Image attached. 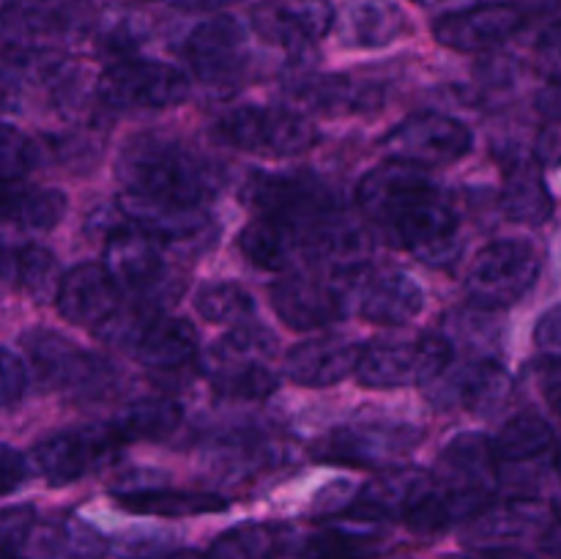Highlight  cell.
Listing matches in <instances>:
<instances>
[{"instance_id": "obj_1", "label": "cell", "mask_w": 561, "mask_h": 559, "mask_svg": "<svg viewBox=\"0 0 561 559\" xmlns=\"http://www.w3.org/2000/svg\"><path fill=\"white\" fill-rule=\"evenodd\" d=\"M115 175L121 192L175 208H206L214 197V170L195 148L159 135H137L121 148Z\"/></svg>"}, {"instance_id": "obj_2", "label": "cell", "mask_w": 561, "mask_h": 559, "mask_svg": "<svg viewBox=\"0 0 561 559\" xmlns=\"http://www.w3.org/2000/svg\"><path fill=\"white\" fill-rule=\"evenodd\" d=\"M277 338L257 321L241 323L219 338L203 356V373L217 392L236 400L274 395L279 376L272 365Z\"/></svg>"}, {"instance_id": "obj_3", "label": "cell", "mask_w": 561, "mask_h": 559, "mask_svg": "<svg viewBox=\"0 0 561 559\" xmlns=\"http://www.w3.org/2000/svg\"><path fill=\"white\" fill-rule=\"evenodd\" d=\"M455 360L453 340L420 334L414 340H376L362 345L354 376L367 389L425 387Z\"/></svg>"}, {"instance_id": "obj_4", "label": "cell", "mask_w": 561, "mask_h": 559, "mask_svg": "<svg viewBox=\"0 0 561 559\" xmlns=\"http://www.w3.org/2000/svg\"><path fill=\"white\" fill-rule=\"evenodd\" d=\"M219 140L257 157L288 159L310 151L318 132L301 113L277 104H244L225 113L217 124Z\"/></svg>"}, {"instance_id": "obj_5", "label": "cell", "mask_w": 561, "mask_h": 559, "mask_svg": "<svg viewBox=\"0 0 561 559\" xmlns=\"http://www.w3.org/2000/svg\"><path fill=\"white\" fill-rule=\"evenodd\" d=\"M540 252L524 239H496L482 247L466 274V294L482 310L513 307L540 277Z\"/></svg>"}, {"instance_id": "obj_6", "label": "cell", "mask_w": 561, "mask_h": 559, "mask_svg": "<svg viewBox=\"0 0 561 559\" xmlns=\"http://www.w3.org/2000/svg\"><path fill=\"white\" fill-rule=\"evenodd\" d=\"M247 206L255 217H272L310 233L334 212V195L318 175L288 170V173H255L244 186Z\"/></svg>"}, {"instance_id": "obj_7", "label": "cell", "mask_w": 561, "mask_h": 559, "mask_svg": "<svg viewBox=\"0 0 561 559\" xmlns=\"http://www.w3.org/2000/svg\"><path fill=\"white\" fill-rule=\"evenodd\" d=\"M96 96L113 110H164L190 96V77L151 58H118L96 80Z\"/></svg>"}, {"instance_id": "obj_8", "label": "cell", "mask_w": 561, "mask_h": 559, "mask_svg": "<svg viewBox=\"0 0 561 559\" xmlns=\"http://www.w3.org/2000/svg\"><path fill=\"white\" fill-rule=\"evenodd\" d=\"M474 135L463 121L444 113H414L383 137V153L420 170L447 168L469 157Z\"/></svg>"}, {"instance_id": "obj_9", "label": "cell", "mask_w": 561, "mask_h": 559, "mask_svg": "<svg viewBox=\"0 0 561 559\" xmlns=\"http://www.w3.org/2000/svg\"><path fill=\"white\" fill-rule=\"evenodd\" d=\"M184 58L197 82L228 93L241 85L250 69V42L233 16H211L190 33Z\"/></svg>"}, {"instance_id": "obj_10", "label": "cell", "mask_w": 561, "mask_h": 559, "mask_svg": "<svg viewBox=\"0 0 561 559\" xmlns=\"http://www.w3.org/2000/svg\"><path fill=\"white\" fill-rule=\"evenodd\" d=\"M513 378L496 360H453L433 381L425 395L438 411H466L488 417L507 403Z\"/></svg>"}, {"instance_id": "obj_11", "label": "cell", "mask_w": 561, "mask_h": 559, "mask_svg": "<svg viewBox=\"0 0 561 559\" xmlns=\"http://www.w3.org/2000/svg\"><path fill=\"white\" fill-rule=\"evenodd\" d=\"M121 442L110 425L60 431L33 447V464L49 486H71L118 458Z\"/></svg>"}, {"instance_id": "obj_12", "label": "cell", "mask_w": 561, "mask_h": 559, "mask_svg": "<svg viewBox=\"0 0 561 559\" xmlns=\"http://www.w3.org/2000/svg\"><path fill=\"white\" fill-rule=\"evenodd\" d=\"M392 244L411 252L427 266H447L460 252V214L442 190H433L420 203L400 214L387 230Z\"/></svg>"}, {"instance_id": "obj_13", "label": "cell", "mask_w": 561, "mask_h": 559, "mask_svg": "<svg viewBox=\"0 0 561 559\" xmlns=\"http://www.w3.org/2000/svg\"><path fill=\"white\" fill-rule=\"evenodd\" d=\"M422 442V431L403 422H354L323 433L312 444L321 464L337 466H383L411 453Z\"/></svg>"}, {"instance_id": "obj_14", "label": "cell", "mask_w": 561, "mask_h": 559, "mask_svg": "<svg viewBox=\"0 0 561 559\" xmlns=\"http://www.w3.org/2000/svg\"><path fill=\"white\" fill-rule=\"evenodd\" d=\"M118 345L129 349L146 367L175 370L186 365L201 351L197 329L186 318L159 316L151 310H126L118 329Z\"/></svg>"}, {"instance_id": "obj_15", "label": "cell", "mask_w": 561, "mask_h": 559, "mask_svg": "<svg viewBox=\"0 0 561 559\" xmlns=\"http://www.w3.org/2000/svg\"><path fill=\"white\" fill-rule=\"evenodd\" d=\"M85 0H9L0 9V42L9 47L53 49L85 31Z\"/></svg>"}, {"instance_id": "obj_16", "label": "cell", "mask_w": 561, "mask_h": 559, "mask_svg": "<svg viewBox=\"0 0 561 559\" xmlns=\"http://www.w3.org/2000/svg\"><path fill=\"white\" fill-rule=\"evenodd\" d=\"M332 0H261L252 9V31L266 44L288 53H305L332 33Z\"/></svg>"}, {"instance_id": "obj_17", "label": "cell", "mask_w": 561, "mask_h": 559, "mask_svg": "<svg viewBox=\"0 0 561 559\" xmlns=\"http://www.w3.org/2000/svg\"><path fill=\"white\" fill-rule=\"evenodd\" d=\"M526 25L524 5L513 0L477 3L471 9L449 11L433 22V36L438 44L458 53H485L507 44Z\"/></svg>"}, {"instance_id": "obj_18", "label": "cell", "mask_w": 561, "mask_h": 559, "mask_svg": "<svg viewBox=\"0 0 561 559\" xmlns=\"http://www.w3.org/2000/svg\"><path fill=\"white\" fill-rule=\"evenodd\" d=\"M102 266L107 269L121 294L151 296L170 277L164 241L131 225L110 230Z\"/></svg>"}, {"instance_id": "obj_19", "label": "cell", "mask_w": 561, "mask_h": 559, "mask_svg": "<svg viewBox=\"0 0 561 559\" xmlns=\"http://www.w3.org/2000/svg\"><path fill=\"white\" fill-rule=\"evenodd\" d=\"M433 190L436 184L425 170L387 159L362 175L359 186H356V203H359L362 214L387 233L400 214L409 212Z\"/></svg>"}, {"instance_id": "obj_20", "label": "cell", "mask_w": 561, "mask_h": 559, "mask_svg": "<svg viewBox=\"0 0 561 559\" xmlns=\"http://www.w3.org/2000/svg\"><path fill=\"white\" fill-rule=\"evenodd\" d=\"M279 321L299 332H312L345 316V294L337 283L318 274H288L268 288Z\"/></svg>"}, {"instance_id": "obj_21", "label": "cell", "mask_w": 561, "mask_h": 559, "mask_svg": "<svg viewBox=\"0 0 561 559\" xmlns=\"http://www.w3.org/2000/svg\"><path fill=\"white\" fill-rule=\"evenodd\" d=\"M53 301L66 321L96 332L121 310L124 294L102 263H80L60 274Z\"/></svg>"}, {"instance_id": "obj_22", "label": "cell", "mask_w": 561, "mask_h": 559, "mask_svg": "<svg viewBox=\"0 0 561 559\" xmlns=\"http://www.w3.org/2000/svg\"><path fill=\"white\" fill-rule=\"evenodd\" d=\"M359 277L356 312L376 327H405L425 307V290L403 269H365Z\"/></svg>"}, {"instance_id": "obj_23", "label": "cell", "mask_w": 561, "mask_h": 559, "mask_svg": "<svg viewBox=\"0 0 561 559\" xmlns=\"http://www.w3.org/2000/svg\"><path fill=\"white\" fill-rule=\"evenodd\" d=\"M75 82L69 60L53 49L9 47L0 49V102L14 104L27 93L47 91L58 99Z\"/></svg>"}, {"instance_id": "obj_24", "label": "cell", "mask_w": 561, "mask_h": 559, "mask_svg": "<svg viewBox=\"0 0 561 559\" xmlns=\"http://www.w3.org/2000/svg\"><path fill=\"white\" fill-rule=\"evenodd\" d=\"M431 471L416 469V466H398V469L383 471L376 480L362 486L351 497L345 513L356 521H367V524H381V521L392 518L403 521V515L431 491Z\"/></svg>"}, {"instance_id": "obj_25", "label": "cell", "mask_w": 561, "mask_h": 559, "mask_svg": "<svg viewBox=\"0 0 561 559\" xmlns=\"http://www.w3.org/2000/svg\"><path fill=\"white\" fill-rule=\"evenodd\" d=\"M359 354L362 343L356 340L334 338V334L310 338L305 343H296L285 354V376L299 387H334L343 378L354 376Z\"/></svg>"}, {"instance_id": "obj_26", "label": "cell", "mask_w": 561, "mask_h": 559, "mask_svg": "<svg viewBox=\"0 0 561 559\" xmlns=\"http://www.w3.org/2000/svg\"><path fill=\"white\" fill-rule=\"evenodd\" d=\"M25 349L31 354L33 365L38 367L44 378L55 387L69 389H91L102 384L104 378V362L96 356L85 354V351L75 349V343L60 334L49 332V329H36V332L25 334Z\"/></svg>"}, {"instance_id": "obj_27", "label": "cell", "mask_w": 561, "mask_h": 559, "mask_svg": "<svg viewBox=\"0 0 561 559\" xmlns=\"http://www.w3.org/2000/svg\"><path fill=\"white\" fill-rule=\"evenodd\" d=\"M551 518L542 515L540 502L529 497L507 499V502L485 504L477 515L469 518V540L477 548H515V543L540 532Z\"/></svg>"}, {"instance_id": "obj_28", "label": "cell", "mask_w": 561, "mask_h": 559, "mask_svg": "<svg viewBox=\"0 0 561 559\" xmlns=\"http://www.w3.org/2000/svg\"><path fill=\"white\" fill-rule=\"evenodd\" d=\"M66 192L58 186H38L22 181L0 184V219L27 233H47L64 219Z\"/></svg>"}, {"instance_id": "obj_29", "label": "cell", "mask_w": 561, "mask_h": 559, "mask_svg": "<svg viewBox=\"0 0 561 559\" xmlns=\"http://www.w3.org/2000/svg\"><path fill=\"white\" fill-rule=\"evenodd\" d=\"M239 250L263 272H288L305 258V233L272 217H255L239 233Z\"/></svg>"}, {"instance_id": "obj_30", "label": "cell", "mask_w": 561, "mask_h": 559, "mask_svg": "<svg viewBox=\"0 0 561 559\" xmlns=\"http://www.w3.org/2000/svg\"><path fill=\"white\" fill-rule=\"evenodd\" d=\"M115 499L124 510L137 515H157V518H190V515L222 513L228 499L211 491H179L168 486H135L115 491Z\"/></svg>"}, {"instance_id": "obj_31", "label": "cell", "mask_w": 561, "mask_h": 559, "mask_svg": "<svg viewBox=\"0 0 561 559\" xmlns=\"http://www.w3.org/2000/svg\"><path fill=\"white\" fill-rule=\"evenodd\" d=\"M496 460L491 453V438L480 433H463L453 438L438 455L436 480L449 486L474 488V491L491 493L496 491Z\"/></svg>"}, {"instance_id": "obj_32", "label": "cell", "mask_w": 561, "mask_h": 559, "mask_svg": "<svg viewBox=\"0 0 561 559\" xmlns=\"http://www.w3.org/2000/svg\"><path fill=\"white\" fill-rule=\"evenodd\" d=\"M118 212L126 219V225L146 230V233L157 236L159 241L192 239L208 223L206 208L164 206V203L146 201V197L129 195V192L118 195Z\"/></svg>"}, {"instance_id": "obj_33", "label": "cell", "mask_w": 561, "mask_h": 559, "mask_svg": "<svg viewBox=\"0 0 561 559\" xmlns=\"http://www.w3.org/2000/svg\"><path fill=\"white\" fill-rule=\"evenodd\" d=\"M409 31V14L394 0H359L345 16V42L351 47L381 49Z\"/></svg>"}, {"instance_id": "obj_34", "label": "cell", "mask_w": 561, "mask_h": 559, "mask_svg": "<svg viewBox=\"0 0 561 559\" xmlns=\"http://www.w3.org/2000/svg\"><path fill=\"white\" fill-rule=\"evenodd\" d=\"M184 422V409L173 398H140L126 406L110 427L124 444L129 442H162L173 436Z\"/></svg>"}, {"instance_id": "obj_35", "label": "cell", "mask_w": 561, "mask_h": 559, "mask_svg": "<svg viewBox=\"0 0 561 559\" xmlns=\"http://www.w3.org/2000/svg\"><path fill=\"white\" fill-rule=\"evenodd\" d=\"M381 551V535L376 524H332L301 540L299 559H373Z\"/></svg>"}, {"instance_id": "obj_36", "label": "cell", "mask_w": 561, "mask_h": 559, "mask_svg": "<svg viewBox=\"0 0 561 559\" xmlns=\"http://www.w3.org/2000/svg\"><path fill=\"white\" fill-rule=\"evenodd\" d=\"M557 444L551 422L540 414H518L499 427L491 438V453L496 464H526L546 458Z\"/></svg>"}, {"instance_id": "obj_37", "label": "cell", "mask_w": 561, "mask_h": 559, "mask_svg": "<svg viewBox=\"0 0 561 559\" xmlns=\"http://www.w3.org/2000/svg\"><path fill=\"white\" fill-rule=\"evenodd\" d=\"M33 535L42 559H102L107 551V540L75 515L47 521L38 532L33 529Z\"/></svg>"}, {"instance_id": "obj_38", "label": "cell", "mask_w": 561, "mask_h": 559, "mask_svg": "<svg viewBox=\"0 0 561 559\" xmlns=\"http://www.w3.org/2000/svg\"><path fill=\"white\" fill-rule=\"evenodd\" d=\"M285 529L277 524H239L208 546V559H274L285 548Z\"/></svg>"}, {"instance_id": "obj_39", "label": "cell", "mask_w": 561, "mask_h": 559, "mask_svg": "<svg viewBox=\"0 0 561 559\" xmlns=\"http://www.w3.org/2000/svg\"><path fill=\"white\" fill-rule=\"evenodd\" d=\"M504 208L510 217L524 225H542L551 217L553 197L540 170L531 164H518L510 170L507 184H504Z\"/></svg>"}, {"instance_id": "obj_40", "label": "cell", "mask_w": 561, "mask_h": 559, "mask_svg": "<svg viewBox=\"0 0 561 559\" xmlns=\"http://www.w3.org/2000/svg\"><path fill=\"white\" fill-rule=\"evenodd\" d=\"M58 258L47 247L16 244L9 283H14L33 301H49L55 296V288H58Z\"/></svg>"}, {"instance_id": "obj_41", "label": "cell", "mask_w": 561, "mask_h": 559, "mask_svg": "<svg viewBox=\"0 0 561 559\" xmlns=\"http://www.w3.org/2000/svg\"><path fill=\"white\" fill-rule=\"evenodd\" d=\"M195 307L206 321L241 327L255 321V299L236 283H208L197 290Z\"/></svg>"}, {"instance_id": "obj_42", "label": "cell", "mask_w": 561, "mask_h": 559, "mask_svg": "<svg viewBox=\"0 0 561 559\" xmlns=\"http://www.w3.org/2000/svg\"><path fill=\"white\" fill-rule=\"evenodd\" d=\"M38 164V146L33 137L14 126L0 124V184L27 179Z\"/></svg>"}, {"instance_id": "obj_43", "label": "cell", "mask_w": 561, "mask_h": 559, "mask_svg": "<svg viewBox=\"0 0 561 559\" xmlns=\"http://www.w3.org/2000/svg\"><path fill=\"white\" fill-rule=\"evenodd\" d=\"M36 529V510L31 504L0 507V559H16Z\"/></svg>"}, {"instance_id": "obj_44", "label": "cell", "mask_w": 561, "mask_h": 559, "mask_svg": "<svg viewBox=\"0 0 561 559\" xmlns=\"http://www.w3.org/2000/svg\"><path fill=\"white\" fill-rule=\"evenodd\" d=\"M27 370L20 356L9 349H0V409H9L25 395Z\"/></svg>"}, {"instance_id": "obj_45", "label": "cell", "mask_w": 561, "mask_h": 559, "mask_svg": "<svg viewBox=\"0 0 561 559\" xmlns=\"http://www.w3.org/2000/svg\"><path fill=\"white\" fill-rule=\"evenodd\" d=\"M27 477V460L20 449L0 444V497L14 493L16 488L25 482Z\"/></svg>"}, {"instance_id": "obj_46", "label": "cell", "mask_w": 561, "mask_h": 559, "mask_svg": "<svg viewBox=\"0 0 561 559\" xmlns=\"http://www.w3.org/2000/svg\"><path fill=\"white\" fill-rule=\"evenodd\" d=\"M535 343L546 351V356H557L561 343V316L557 305L548 307V310L537 318Z\"/></svg>"}, {"instance_id": "obj_47", "label": "cell", "mask_w": 561, "mask_h": 559, "mask_svg": "<svg viewBox=\"0 0 561 559\" xmlns=\"http://www.w3.org/2000/svg\"><path fill=\"white\" fill-rule=\"evenodd\" d=\"M151 3H164L184 11H217V9H225V5L239 3V0H151Z\"/></svg>"}, {"instance_id": "obj_48", "label": "cell", "mask_w": 561, "mask_h": 559, "mask_svg": "<svg viewBox=\"0 0 561 559\" xmlns=\"http://www.w3.org/2000/svg\"><path fill=\"white\" fill-rule=\"evenodd\" d=\"M458 559H535L531 554L518 551V548H477V551L466 554Z\"/></svg>"}, {"instance_id": "obj_49", "label": "cell", "mask_w": 561, "mask_h": 559, "mask_svg": "<svg viewBox=\"0 0 561 559\" xmlns=\"http://www.w3.org/2000/svg\"><path fill=\"white\" fill-rule=\"evenodd\" d=\"M153 559H208L203 551H195V548H179V551H170V554H159Z\"/></svg>"}, {"instance_id": "obj_50", "label": "cell", "mask_w": 561, "mask_h": 559, "mask_svg": "<svg viewBox=\"0 0 561 559\" xmlns=\"http://www.w3.org/2000/svg\"><path fill=\"white\" fill-rule=\"evenodd\" d=\"M16 559H20V557H16Z\"/></svg>"}, {"instance_id": "obj_51", "label": "cell", "mask_w": 561, "mask_h": 559, "mask_svg": "<svg viewBox=\"0 0 561 559\" xmlns=\"http://www.w3.org/2000/svg\"><path fill=\"white\" fill-rule=\"evenodd\" d=\"M420 3H422V0H420Z\"/></svg>"}]
</instances>
